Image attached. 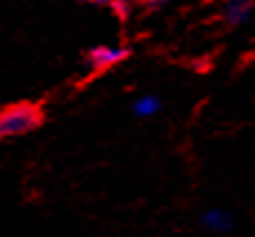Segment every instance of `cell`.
Returning <instances> with one entry per match:
<instances>
[{"instance_id": "obj_5", "label": "cell", "mask_w": 255, "mask_h": 237, "mask_svg": "<svg viewBox=\"0 0 255 237\" xmlns=\"http://www.w3.org/2000/svg\"><path fill=\"white\" fill-rule=\"evenodd\" d=\"M160 107H162V102L158 96H142L133 102V113L140 118H151L160 111Z\"/></svg>"}, {"instance_id": "obj_7", "label": "cell", "mask_w": 255, "mask_h": 237, "mask_svg": "<svg viewBox=\"0 0 255 237\" xmlns=\"http://www.w3.org/2000/svg\"><path fill=\"white\" fill-rule=\"evenodd\" d=\"M135 2H140V4H144V7H162V4L166 2V0H135Z\"/></svg>"}, {"instance_id": "obj_8", "label": "cell", "mask_w": 255, "mask_h": 237, "mask_svg": "<svg viewBox=\"0 0 255 237\" xmlns=\"http://www.w3.org/2000/svg\"><path fill=\"white\" fill-rule=\"evenodd\" d=\"M87 2H89V4H96V7H107L111 0H87Z\"/></svg>"}, {"instance_id": "obj_4", "label": "cell", "mask_w": 255, "mask_h": 237, "mask_svg": "<svg viewBox=\"0 0 255 237\" xmlns=\"http://www.w3.org/2000/svg\"><path fill=\"white\" fill-rule=\"evenodd\" d=\"M202 226L211 233H229L233 229V217L224 209H211L202 215Z\"/></svg>"}, {"instance_id": "obj_2", "label": "cell", "mask_w": 255, "mask_h": 237, "mask_svg": "<svg viewBox=\"0 0 255 237\" xmlns=\"http://www.w3.org/2000/svg\"><path fill=\"white\" fill-rule=\"evenodd\" d=\"M89 65L93 69H109L120 65L127 58V49L118 47V44H98L89 51Z\"/></svg>"}, {"instance_id": "obj_6", "label": "cell", "mask_w": 255, "mask_h": 237, "mask_svg": "<svg viewBox=\"0 0 255 237\" xmlns=\"http://www.w3.org/2000/svg\"><path fill=\"white\" fill-rule=\"evenodd\" d=\"M111 9L118 13V16H122L125 18L127 13H129V9H131V0H111Z\"/></svg>"}, {"instance_id": "obj_1", "label": "cell", "mask_w": 255, "mask_h": 237, "mask_svg": "<svg viewBox=\"0 0 255 237\" xmlns=\"http://www.w3.org/2000/svg\"><path fill=\"white\" fill-rule=\"evenodd\" d=\"M40 124V111L31 105L9 107L0 113V137H13L33 131Z\"/></svg>"}, {"instance_id": "obj_3", "label": "cell", "mask_w": 255, "mask_h": 237, "mask_svg": "<svg viewBox=\"0 0 255 237\" xmlns=\"http://www.w3.org/2000/svg\"><path fill=\"white\" fill-rule=\"evenodd\" d=\"M255 2L253 0H227L224 2V18L231 27H242L253 18Z\"/></svg>"}]
</instances>
